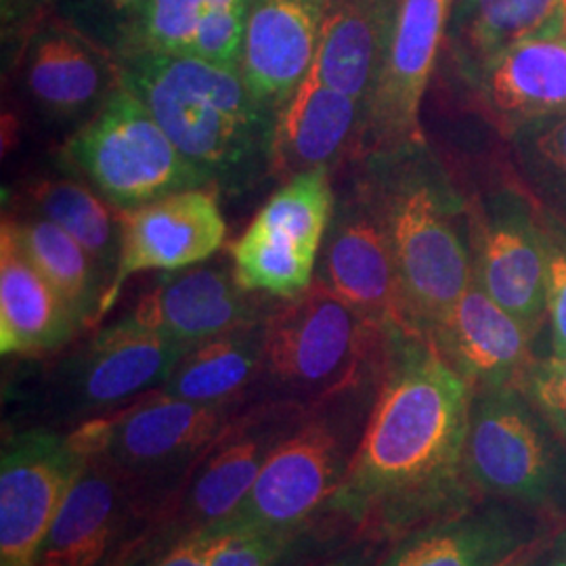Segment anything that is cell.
Listing matches in <instances>:
<instances>
[{"instance_id": "6da1fadb", "label": "cell", "mask_w": 566, "mask_h": 566, "mask_svg": "<svg viewBox=\"0 0 566 566\" xmlns=\"http://www.w3.org/2000/svg\"><path fill=\"white\" fill-rule=\"evenodd\" d=\"M474 388L430 338L388 332L382 385L327 507L378 537L462 514L476 495L465 470Z\"/></svg>"}, {"instance_id": "7a4b0ae2", "label": "cell", "mask_w": 566, "mask_h": 566, "mask_svg": "<svg viewBox=\"0 0 566 566\" xmlns=\"http://www.w3.org/2000/svg\"><path fill=\"white\" fill-rule=\"evenodd\" d=\"M364 198L382 223L405 319L430 336L472 282L470 210L426 142L369 154Z\"/></svg>"}, {"instance_id": "3957f363", "label": "cell", "mask_w": 566, "mask_h": 566, "mask_svg": "<svg viewBox=\"0 0 566 566\" xmlns=\"http://www.w3.org/2000/svg\"><path fill=\"white\" fill-rule=\"evenodd\" d=\"M118 67L122 86L210 185L245 187L271 170L275 112L250 93L240 70L133 46Z\"/></svg>"}, {"instance_id": "277c9868", "label": "cell", "mask_w": 566, "mask_h": 566, "mask_svg": "<svg viewBox=\"0 0 566 566\" xmlns=\"http://www.w3.org/2000/svg\"><path fill=\"white\" fill-rule=\"evenodd\" d=\"M388 332L322 280L264 317L263 371L292 403L325 405L382 371Z\"/></svg>"}, {"instance_id": "5b68a950", "label": "cell", "mask_w": 566, "mask_h": 566, "mask_svg": "<svg viewBox=\"0 0 566 566\" xmlns=\"http://www.w3.org/2000/svg\"><path fill=\"white\" fill-rule=\"evenodd\" d=\"M465 470L476 493L546 512L566 507V446L518 386L474 390Z\"/></svg>"}, {"instance_id": "8992f818", "label": "cell", "mask_w": 566, "mask_h": 566, "mask_svg": "<svg viewBox=\"0 0 566 566\" xmlns=\"http://www.w3.org/2000/svg\"><path fill=\"white\" fill-rule=\"evenodd\" d=\"M65 158L118 210L210 187L126 86L74 133Z\"/></svg>"}, {"instance_id": "52a82bcc", "label": "cell", "mask_w": 566, "mask_h": 566, "mask_svg": "<svg viewBox=\"0 0 566 566\" xmlns=\"http://www.w3.org/2000/svg\"><path fill=\"white\" fill-rule=\"evenodd\" d=\"M355 447L343 418L327 411L304 416L273 449L240 507L212 526L290 535L332 500Z\"/></svg>"}, {"instance_id": "ba28073f", "label": "cell", "mask_w": 566, "mask_h": 566, "mask_svg": "<svg viewBox=\"0 0 566 566\" xmlns=\"http://www.w3.org/2000/svg\"><path fill=\"white\" fill-rule=\"evenodd\" d=\"M227 428V405L193 403L160 388L74 434L86 453L102 455L126 481L160 479L198 464Z\"/></svg>"}, {"instance_id": "9c48e42d", "label": "cell", "mask_w": 566, "mask_h": 566, "mask_svg": "<svg viewBox=\"0 0 566 566\" xmlns=\"http://www.w3.org/2000/svg\"><path fill=\"white\" fill-rule=\"evenodd\" d=\"M472 280L535 336L547 319L544 212L514 189L470 210Z\"/></svg>"}, {"instance_id": "30bf717a", "label": "cell", "mask_w": 566, "mask_h": 566, "mask_svg": "<svg viewBox=\"0 0 566 566\" xmlns=\"http://www.w3.org/2000/svg\"><path fill=\"white\" fill-rule=\"evenodd\" d=\"M88 460L76 434L25 430L0 458V565L32 566L61 504Z\"/></svg>"}, {"instance_id": "8fae6325", "label": "cell", "mask_w": 566, "mask_h": 566, "mask_svg": "<svg viewBox=\"0 0 566 566\" xmlns=\"http://www.w3.org/2000/svg\"><path fill=\"white\" fill-rule=\"evenodd\" d=\"M453 0H399L385 67L365 114L369 154L424 142L420 107L447 39Z\"/></svg>"}, {"instance_id": "7c38bea8", "label": "cell", "mask_w": 566, "mask_h": 566, "mask_svg": "<svg viewBox=\"0 0 566 566\" xmlns=\"http://www.w3.org/2000/svg\"><path fill=\"white\" fill-rule=\"evenodd\" d=\"M223 212L214 191L189 189L122 210L120 256L103 296L99 317L122 285L143 271H181L210 259L224 242Z\"/></svg>"}, {"instance_id": "4fadbf2b", "label": "cell", "mask_w": 566, "mask_h": 566, "mask_svg": "<svg viewBox=\"0 0 566 566\" xmlns=\"http://www.w3.org/2000/svg\"><path fill=\"white\" fill-rule=\"evenodd\" d=\"M322 261L317 277L344 303L385 332H409L392 250L364 196L336 203Z\"/></svg>"}, {"instance_id": "5bb4252c", "label": "cell", "mask_w": 566, "mask_h": 566, "mask_svg": "<svg viewBox=\"0 0 566 566\" xmlns=\"http://www.w3.org/2000/svg\"><path fill=\"white\" fill-rule=\"evenodd\" d=\"M329 0H250L240 72L250 93L277 112L317 57Z\"/></svg>"}, {"instance_id": "9a60e30c", "label": "cell", "mask_w": 566, "mask_h": 566, "mask_svg": "<svg viewBox=\"0 0 566 566\" xmlns=\"http://www.w3.org/2000/svg\"><path fill=\"white\" fill-rule=\"evenodd\" d=\"M303 418L301 405L280 403L254 420L229 424L196 464L185 491L182 521L191 531L217 525L240 507L273 449Z\"/></svg>"}, {"instance_id": "2e32d148", "label": "cell", "mask_w": 566, "mask_h": 566, "mask_svg": "<svg viewBox=\"0 0 566 566\" xmlns=\"http://www.w3.org/2000/svg\"><path fill=\"white\" fill-rule=\"evenodd\" d=\"M437 350L474 390L523 386L537 364L533 336L479 283L470 282L446 322L430 336Z\"/></svg>"}, {"instance_id": "e0dca14e", "label": "cell", "mask_w": 566, "mask_h": 566, "mask_svg": "<svg viewBox=\"0 0 566 566\" xmlns=\"http://www.w3.org/2000/svg\"><path fill=\"white\" fill-rule=\"evenodd\" d=\"M130 315L189 348L235 327L263 322L259 304L238 283L233 266L170 271L143 294Z\"/></svg>"}, {"instance_id": "ac0fdd59", "label": "cell", "mask_w": 566, "mask_h": 566, "mask_svg": "<svg viewBox=\"0 0 566 566\" xmlns=\"http://www.w3.org/2000/svg\"><path fill=\"white\" fill-rule=\"evenodd\" d=\"M23 82L30 97L55 118L97 114L120 86L118 61L63 23L39 25L25 44Z\"/></svg>"}, {"instance_id": "d6986e66", "label": "cell", "mask_w": 566, "mask_h": 566, "mask_svg": "<svg viewBox=\"0 0 566 566\" xmlns=\"http://www.w3.org/2000/svg\"><path fill=\"white\" fill-rule=\"evenodd\" d=\"M364 103L329 88L313 72L275 112L271 172L292 179L340 163L348 147L364 142Z\"/></svg>"}, {"instance_id": "ffe728a7", "label": "cell", "mask_w": 566, "mask_h": 566, "mask_svg": "<svg viewBox=\"0 0 566 566\" xmlns=\"http://www.w3.org/2000/svg\"><path fill=\"white\" fill-rule=\"evenodd\" d=\"M189 346L139 324L133 315L105 327L81 357L78 399L86 409H107L164 385Z\"/></svg>"}, {"instance_id": "44dd1931", "label": "cell", "mask_w": 566, "mask_h": 566, "mask_svg": "<svg viewBox=\"0 0 566 566\" xmlns=\"http://www.w3.org/2000/svg\"><path fill=\"white\" fill-rule=\"evenodd\" d=\"M468 84L507 135L566 114V32L510 49Z\"/></svg>"}, {"instance_id": "7402d4cb", "label": "cell", "mask_w": 566, "mask_h": 566, "mask_svg": "<svg viewBox=\"0 0 566 566\" xmlns=\"http://www.w3.org/2000/svg\"><path fill=\"white\" fill-rule=\"evenodd\" d=\"M81 319L23 252L11 227L0 229V350L44 355L72 340Z\"/></svg>"}, {"instance_id": "603a6c76", "label": "cell", "mask_w": 566, "mask_h": 566, "mask_svg": "<svg viewBox=\"0 0 566 566\" xmlns=\"http://www.w3.org/2000/svg\"><path fill=\"white\" fill-rule=\"evenodd\" d=\"M535 542L514 507H470L401 537L380 566H497Z\"/></svg>"}, {"instance_id": "cb8c5ba5", "label": "cell", "mask_w": 566, "mask_h": 566, "mask_svg": "<svg viewBox=\"0 0 566 566\" xmlns=\"http://www.w3.org/2000/svg\"><path fill=\"white\" fill-rule=\"evenodd\" d=\"M399 0H329L313 74L367 103L385 67Z\"/></svg>"}, {"instance_id": "d4e9b609", "label": "cell", "mask_w": 566, "mask_h": 566, "mask_svg": "<svg viewBox=\"0 0 566 566\" xmlns=\"http://www.w3.org/2000/svg\"><path fill=\"white\" fill-rule=\"evenodd\" d=\"M565 32L566 0H453L446 41L470 82L510 49Z\"/></svg>"}, {"instance_id": "484cf974", "label": "cell", "mask_w": 566, "mask_h": 566, "mask_svg": "<svg viewBox=\"0 0 566 566\" xmlns=\"http://www.w3.org/2000/svg\"><path fill=\"white\" fill-rule=\"evenodd\" d=\"M120 476L88 453L81 476L70 486L42 542L39 560L63 566H97L120 526Z\"/></svg>"}, {"instance_id": "4316f807", "label": "cell", "mask_w": 566, "mask_h": 566, "mask_svg": "<svg viewBox=\"0 0 566 566\" xmlns=\"http://www.w3.org/2000/svg\"><path fill=\"white\" fill-rule=\"evenodd\" d=\"M264 319L191 346L163 390L185 401L227 405L263 371Z\"/></svg>"}, {"instance_id": "83f0119b", "label": "cell", "mask_w": 566, "mask_h": 566, "mask_svg": "<svg viewBox=\"0 0 566 566\" xmlns=\"http://www.w3.org/2000/svg\"><path fill=\"white\" fill-rule=\"evenodd\" d=\"M15 240L23 252L55 290L72 306L82 325L99 319L107 282L93 256L67 231L49 219H9Z\"/></svg>"}, {"instance_id": "f1b7e54d", "label": "cell", "mask_w": 566, "mask_h": 566, "mask_svg": "<svg viewBox=\"0 0 566 566\" xmlns=\"http://www.w3.org/2000/svg\"><path fill=\"white\" fill-rule=\"evenodd\" d=\"M334 193L327 168L296 175L264 203L248 231L266 242L315 263L334 217Z\"/></svg>"}, {"instance_id": "f546056e", "label": "cell", "mask_w": 566, "mask_h": 566, "mask_svg": "<svg viewBox=\"0 0 566 566\" xmlns=\"http://www.w3.org/2000/svg\"><path fill=\"white\" fill-rule=\"evenodd\" d=\"M30 198L39 214L67 231L93 256L102 273L116 271L120 256L122 210L74 179L34 182Z\"/></svg>"}, {"instance_id": "4dcf8cb0", "label": "cell", "mask_w": 566, "mask_h": 566, "mask_svg": "<svg viewBox=\"0 0 566 566\" xmlns=\"http://www.w3.org/2000/svg\"><path fill=\"white\" fill-rule=\"evenodd\" d=\"M510 142L528 189L566 227V114L528 122Z\"/></svg>"}, {"instance_id": "1f68e13d", "label": "cell", "mask_w": 566, "mask_h": 566, "mask_svg": "<svg viewBox=\"0 0 566 566\" xmlns=\"http://www.w3.org/2000/svg\"><path fill=\"white\" fill-rule=\"evenodd\" d=\"M206 0H149L126 46L170 55H189L200 28Z\"/></svg>"}, {"instance_id": "d6a6232c", "label": "cell", "mask_w": 566, "mask_h": 566, "mask_svg": "<svg viewBox=\"0 0 566 566\" xmlns=\"http://www.w3.org/2000/svg\"><path fill=\"white\" fill-rule=\"evenodd\" d=\"M248 7L250 0H206V11L189 55L240 70Z\"/></svg>"}, {"instance_id": "836d02e7", "label": "cell", "mask_w": 566, "mask_h": 566, "mask_svg": "<svg viewBox=\"0 0 566 566\" xmlns=\"http://www.w3.org/2000/svg\"><path fill=\"white\" fill-rule=\"evenodd\" d=\"M212 535L208 566H273L287 537L271 531H238L206 526Z\"/></svg>"}, {"instance_id": "e575fe53", "label": "cell", "mask_w": 566, "mask_h": 566, "mask_svg": "<svg viewBox=\"0 0 566 566\" xmlns=\"http://www.w3.org/2000/svg\"><path fill=\"white\" fill-rule=\"evenodd\" d=\"M547 233V322L549 357H566V227L544 210Z\"/></svg>"}, {"instance_id": "d590c367", "label": "cell", "mask_w": 566, "mask_h": 566, "mask_svg": "<svg viewBox=\"0 0 566 566\" xmlns=\"http://www.w3.org/2000/svg\"><path fill=\"white\" fill-rule=\"evenodd\" d=\"M521 390L539 409L566 446V357H547L528 371Z\"/></svg>"}, {"instance_id": "8d00e7d4", "label": "cell", "mask_w": 566, "mask_h": 566, "mask_svg": "<svg viewBox=\"0 0 566 566\" xmlns=\"http://www.w3.org/2000/svg\"><path fill=\"white\" fill-rule=\"evenodd\" d=\"M210 546L212 535L206 528L191 531L154 566H208Z\"/></svg>"}, {"instance_id": "74e56055", "label": "cell", "mask_w": 566, "mask_h": 566, "mask_svg": "<svg viewBox=\"0 0 566 566\" xmlns=\"http://www.w3.org/2000/svg\"><path fill=\"white\" fill-rule=\"evenodd\" d=\"M41 0H0V15H2V32L7 36L23 30L30 21L34 20V13L39 11Z\"/></svg>"}, {"instance_id": "f35d334b", "label": "cell", "mask_w": 566, "mask_h": 566, "mask_svg": "<svg viewBox=\"0 0 566 566\" xmlns=\"http://www.w3.org/2000/svg\"><path fill=\"white\" fill-rule=\"evenodd\" d=\"M546 566H566V528H563L549 544Z\"/></svg>"}, {"instance_id": "ab89813d", "label": "cell", "mask_w": 566, "mask_h": 566, "mask_svg": "<svg viewBox=\"0 0 566 566\" xmlns=\"http://www.w3.org/2000/svg\"><path fill=\"white\" fill-rule=\"evenodd\" d=\"M539 565V549L535 546V542L531 546L523 547L521 552H516L514 556H510L502 565L497 566H537Z\"/></svg>"}, {"instance_id": "60d3db41", "label": "cell", "mask_w": 566, "mask_h": 566, "mask_svg": "<svg viewBox=\"0 0 566 566\" xmlns=\"http://www.w3.org/2000/svg\"><path fill=\"white\" fill-rule=\"evenodd\" d=\"M116 11H128V13H142L143 7L149 0H107Z\"/></svg>"}, {"instance_id": "b9f144b4", "label": "cell", "mask_w": 566, "mask_h": 566, "mask_svg": "<svg viewBox=\"0 0 566 566\" xmlns=\"http://www.w3.org/2000/svg\"><path fill=\"white\" fill-rule=\"evenodd\" d=\"M32 566H63L60 563H51V560H36Z\"/></svg>"}, {"instance_id": "7bdbcfd3", "label": "cell", "mask_w": 566, "mask_h": 566, "mask_svg": "<svg viewBox=\"0 0 566 566\" xmlns=\"http://www.w3.org/2000/svg\"><path fill=\"white\" fill-rule=\"evenodd\" d=\"M327 566H359L357 563H353V560H340V563H334V565Z\"/></svg>"}]
</instances>
